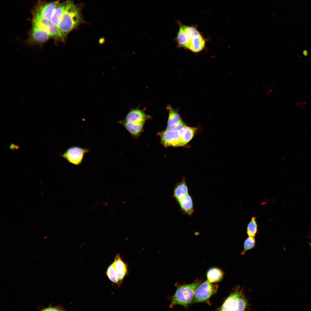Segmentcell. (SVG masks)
<instances>
[{"mask_svg": "<svg viewBox=\"0 0 311 311\" xmlns=\"http://www.w3.org/2000/svg\"><path fill=\"white\" fill-rule=\"evenodd\" d=\"M81 21V14L78 8L73 2L68 1L58 26L60 40L64 41L68 34Z\"/></svg>", "mask_w": 311, "mask_h": 311, "instance_id": "6da1fadb", "label": "cell"}, {"mask_svg": "<svg viewBox=\"0 0 311 311\" xmlns=\"http://www.w3.org/2000/svg\"><path fill=\"white\" fill-rule=\"evenodd\" d=\"M200 282L189 284L177 285L176 292L172 297L169 308L180 305L187 308L191 303L196 290Z\"/></svg>", "mask_w": 311, "mask_h": 311, "instance_id": "7a4b0ae2", "label": "cell"}, {"mask_svg": "<svg viewBox=\"0 0 311 311\" xmlns=\"http://www.w3.org/2000/svg\"><path fill=\"white\" fill-rule=\"evenodd\" d=\"M247 305V300L242 291L237 288L228 297L217 310L244 311Z\"/></svg>", "mask_w": 311, "mask_h": 311, "instance_id": "3957f363", "label": "cell"}, {"mask_svg": "<svg viewBox=\"0 0 311 311\" xmlns=\"http://www.w3.org/2000/svg\"><path fill=\"white\" fill-rule=\"evenodd\" d=\"M217 285L210 282L207 280L201 283L196 289L191 303L205 302L210 304L211 297L217 293Z\"/></svg>", "mask_w": 311, "mask_h": 311, "instance_id": "277c9868", "label": "cell"}, {"mask_svg": "<svg viewBox=\"0 0 311 311\" xmlns=\"http://www.w3.org/2000/svg\"><path fill=\"white\" fill-rule=\"evenodd\" d=\"M50 37L47 31L33 21L32 30L28 39L29 43L41 44L46 42Z\"/></svg>", "mask_w": 311, "mask_h": 311, "instance_id": "5b68a950", "label": "cell"}, {"mask_svg": "<svg viewBox=\"0 0 311 311\" xmlns=\"http://www.w3.org/2000/svg\"><path fill=\"white\" fill-rule=\"evenodd\" d=\"M88 151L86 148L73 146L67 150L63 154V157L69 162L78 165L81 163L85 153Z\"/></svg>", "mask_w": 311, "mask_h": 311, "instance_id": "8992f818", "label": "cell"}, {"mask_svg": "<svg viewBox=\"0 0 311 311\" xmlns=\"http://www.w3.org/2000/svg\"><path fill=\"white\" fill-rule=\"evenodd\" d=\"M33 21L47 31L50 37L55 39L60 40L58 28L53 24L50 20L43 17L37 12L34 14Z\"/></svg>", "mask_w": 311, "mask_h": 311, "instance_id": "52a82bcc", "label": "cell"}, {"mask_svg": "<svg viewBox=\"0 0 311 311\" xmlns=\"http://www.w3.org/2000/svg\"><path fill=\"white\" fill-rule=\"evenodd\" d=\"M160 134L161 142L165 147L182 146L180 131L165 130Z\"/></svg>", "mask_w": 311, "mask_h": 311, "instance_id": "ba28073f", "label": "cell"}, {"mask_svg": "<svg viewBox=\"0 0 311 311\" xmlns=\"http://www.w3.org/2000/svg\"><path fill=\"white\" fill-rule=\"evenodd\" d=\"M114 263L115 272L120 285L124 277L128 274L127 265L122 260L119 254L115 256Z\"/></svg>", "mask_w": 311, "mask_h": 311, "instance_id": "9c48e42d", "label": "cell"}, {"mask_svg": "<svg viewBox=\"0 0 311 311\" xmlns=\"http://www.w3.org/2000/svg\"><path fill=\"white\" fill-rule=\"evenodd\" d=\"M150 116L146 115L143 111L138 109L130 111L123 121L128 123H140L145 122Z\"/></svg>", "mask_w": 311, "mask_h": 311, "instance_id": "30bf717a", "label": "cell"}, {"mask_svg": "<svg viewBox=\"0 0 311 311\" xmlns=\"http://www.w3.org/2000/svg\"><path fill=\"white\" fill-rule=\"evenodd\" d=\"M206 40L201 34L193 39L188 44L186 49L194 53L203 50L205 48Z\"/></svg>", "mask_w": 311, "mask_h": 311, "instance_id": "8fae6325", "label": "cell"}, {"mask_svg": "<svg viewBox=\"0 0 311 311\" xmlns=\"http://www.w3.org/2000/svg\"><path fill=\"white\" fill-rule=\"evenodd\" d=\"M59 1L50 2L41 6L37 12L43 18L50 20L59 5Z\"/></svg>", "mask_w": 311, "mask_h": 311, "instance_id": "7c38bea8", "label": "cell"}, {"mask_svg": "<svg viewBox=\"0 0 311 311\" xmlns=\"http://www.w3.org/2000/svg\"><path fill=\"white\" fill-rule=\"evenodd\" d=\"M177 202L182 211L191 216L194 212V207L193 200L190 196L188 194Z\"/></svg>", "mask_w": 311, "mask_h": 311, "instance_id": "4fadbf2b", "label": "cell"}, {"mask_svg": "<svg viewBox=\"0 0 311 311\" xmlns=\"http://www.w3.org/2000/svg\"><path fill=\"white\" fill-rule=\"evenodd\" d=\"M118 122L122 125L130 133L134 135H138L143 131V125L145 123H128L123 120L120 121Z\"/></svg>", "mask_w": 311, "mask_h": 311, "instance_id": "5bb4252c", "label": "cell"}, {"mask_svg": "<svg viewBox=\"0 0 311 311\" xmlns=\"http://www.w3.org/2000/svg\"><path fill=\"white\" fill-rule=\"evenodd\" d=\"M197 130L196 128L186 125L180 131L181 141L182 146L185 145L193 138Z\"/></svg>", "mask_w": 311, "mask_h": 311, "instance_id": "9a60e30c", "label": "cell"}, {"mask_svg": "<svg viewBox=\"0 0 311 311\" xmlns=\"http://www.w3.org/2000/svg\"><path fill=\"white\" fill-rule=\"evenodd\" d=\"M223 275L224 273L222 270L216 267L210 268L206 273L207 280L212 283L220 282L222 279Z\"/></svg>", "mask_w": 311, "mask_h": 311, "instance_id": "2e32d148", "label": "cell"}, {"mask_svg": "<svg viewBox=\"0 0 311 311\" xmlns=\"http://www.w3.org/2000/svg\"><path fill=\"white\" fill-rule=\"evenodd\" d=\"M67 1L59 4L50 19L51 23L58 27L60 20L65 9Z\"/></svg>", "mask_w": 311, "mask_h": 311, "instance_id": "e0dca14e", "label": "cell"}, {"mask_svg": "<svg viewBox=\"0 0 311 311\" xmlns=\"http://www.w3.org/2000/svg\"><path fill=\"white\" fill-rule=\"evenodd\" d=\"M179 29L174 40L177 44V47L179 48L186 49L187 41L185 33L182 26V23L178 22Z\"/></svg>", "mask_w": 311, "mask_h": 311, "instance_id": "ac0fdd59", "label": "cell"}, {"mask_svg": "<svg viewBox=\"0 0 311 311\" xmlns=\"http://www.w3.org/2000/svg\"><path fill=\"white\" fill-rule=\"evenodd\" d=\"M187 186L184 182L179 184L175 188L174 192V196L177 201L188 194Z\"/></svg>", "mask_w": 311, "mask_h": 311, "instance_id": "d6986e66", "label": "cell"}, {"mask_svg": "<svg viewBox=\"0 0 311 311\" xmlns=\"http://www.w3.org/2000/svg\"><path fill=\"white\" fill-rule=\"evenodd\" d=\"M166 108L169 113L167 125L175 124L181 120L177 111L173 109L170 106H168Z\"/></svg>", "mask_w": 311, "mask_h": 311, "instance_id": "ffe728a7", "label": "cell"}, {"mask_svg": "<svg viewBox=\"0 0 311 311\" xmlns=\"http://www.w3.org/2000/svg\"><path fill=\"white\" fill-rule=\"evenodd\" d=\"M106 274L111 281L114 283L116 284L118 286H120L119 280L115 272L113 262L108 266L106 271Z\"/></svg>", "mask_w": 311, "mask_h": 311, "instance_id": "44dd1931", "label": "cell"}, {"mask_svg": "<svg viewBox=\"0 0 311 311\" xmlns=\"http://www.w3.org/2000/svg\"><path fill=\"white\" fill-rule=\"evenodd\" d=\"M246 232L249 236L254 237L257 233V224L255 217L251 218L247 225Z\"/></svg>", "mask_w": 311, "mask_h": 311, "instance_id": "7402d4cb", "label": "cell"}, {"mask_svg": "<svg viewBox=\"0 0 311 311\" xmlns=\"http://www.w3.org/2000/svg\"><path fill=\"white\" fill-rule=\"evenodd\" d=\"M254 237L249 236L245 240L244 244V249L241 253L244 255L246 251L253 248L255 244V239Z\"/></svg>", "mask_w": 311, "mask_h": 311, "instance_id": "603a6c76", "label": "cell"}, {"mask_svg": "<svg viewBox=\"0 0 311 311\" xmlns=\"http://www.w3.org/2000/svg\"><path fill=\"white\" fill-rule=\"evenodd\" d=\"M186 125L181 120L175 124L167 125L166 130L180 131Z\"/></svg>", "mask_w": 311, "mask_h": 311, "instance_id": "cb8c5ba5", "label": "cell"}, {"mask_svg": "<svg viewBox=\"0 0 311 311\" xmlns=\"http://www.w3.org/2000/svg\"><path fill=\"white\" fill-rule=\"evenodd\" d=\"M42 311H64L65 310L64 308L60 306H57L55 307H52L51 304H50L49 306L45 308H43L41 310Z\"/></svg>", "mask_w": 311, "mask_h": 311, "instance_id": "d4e9b609", "label": "cell"}, {"mask_svg": "<svg viewBox=\"0 0 311 311\" xmlns=\"http://www.w3.org/2000/svg\"><path fill=\"white\" fill-rule=\"evenodd\" d=\"M272 92V90L271 89H270L268 90L266 92V95H270Z\"/></svg>", "mask_w": 311, "mask_h": 311, "instance_id": "484cf974", "label": "cell"}, {"mask_svg": "<svg viewBox=\"0 0 311 311\" xmlns=\"http://www.w3.org/2000/svg\"><path fill=\"white\" fill-rule=\"evenodd\" d=\"M303 54L304 56H306L308 55V51L306 50H304L303 52Z\"/></svg>", "mask_w": 311, "mask_h": 311, "instance_id": "4316f807", "label": "cell"}, {"mask_svg": "<svg viewBox=\"0 0 311 311\" xmlns=\"http://www.w3.org/2000/svg\"><path fill=\"white\" fill-rule=\"evenodd\" d=\"M308 244L310 245V246L311 247V243H309Z\"/></svg>", "mask_w": 311, "mask_h": 311, "instance_id": "83f0119b", "label": "cell"}, {"mask_svg": "<svg viewBox=\"0 0 311 311\" xmlns=\"http://www.w3.org/2000/svg\"></svg>", "mask_w": 311, "mask_h": 311, "instance_id": "f1b7e54d", "label": "cell"}]
</instances>
